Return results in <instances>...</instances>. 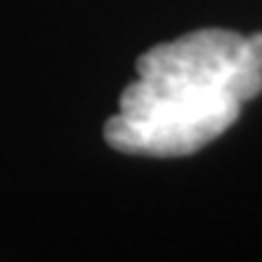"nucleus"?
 <instances>
[{"mask_svg": "<svg viewBox=\"0 0 262 262\" xmlns=\"http://www.w3.org/2000/svg\"><path fill=\"white\" fill-rule=\"evenodd\" d=\"M259 91L262 32L201 27L137 59L102 134L126 156L185 158L220 139Z\"/></svg>", "mask_w": 262, "mask_h": 262, "instance_id": "obj_1", "label": "nucleus"}]
</instances>
